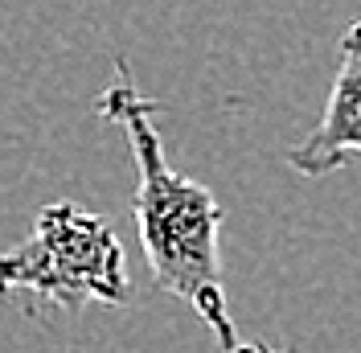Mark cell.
Returning a JSON list of instances; mask_svg holds the SVG:
<instances>
[{"mask_svg": "<svg viewBox=\"0 0 361 353\" xmlns=\"http://www.w3.org/2000/svg\"><path fill=\"white\" fill-rule=\"evenodd\" d=\"M238 353H283V349H267V345H255V341H247Z\"/></svg>", "mask_w": 361, "mask_h": 353, "instance_id": "cell-4", "label": "cell"}, {"mask_svg": "<svg viewBox=\"0 0 361 353\" xmlns=\"http://www.w3.org/2000/svg\"><path fill=\"white\" fill-rule=\"evenodd\" d=\"M94 107L107 124L123 128L128 148H132L135 176H140L132 214L148 271H152V284L197 312L222 353H238L247 341L234 329L222 284V246H218L226 218L222 201L202 181H193V176H185L180 169L169 164L157 132L160 103H152L132 83L123 58L115 62L111 87L99 95Z\"/></svg>", "mask_w": 361, "mask_h": 353, "instance_id": "cell-1", "label": "cell"}, {"mask_svg": "<svg viewBox=\"0 0 361 353\" xmlns=\"http://www.w3.org/2000/svg\"><path fill=\"white\" fill-rule=\"evenodd\" d=\"M353 156H361V21L345 29L324 115L295 148H288V164L300 176H329Z\"/></svg>", "mask_w": 361, "mask_h": 353, "instance_id": "cell-3", "label": "cell"}, {"mask_svg": "<svg viewBox=\"0 0 361 353\" xmlns=\"http://www.w3.org/2000/svg\"><path fill=\"white\" fill-rule=\"evenodd\" d=\"M29 292L49 309L128 304L132 280L115 226L74 201H49L33 218V234L0 255V300Z\"/></svg>", "mask_w": 361, "mask_h": 353, "instance_id": "cell-2", "label": "cell"}]
</instances>
